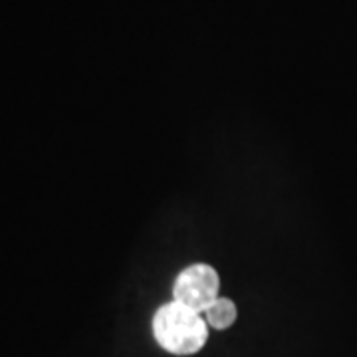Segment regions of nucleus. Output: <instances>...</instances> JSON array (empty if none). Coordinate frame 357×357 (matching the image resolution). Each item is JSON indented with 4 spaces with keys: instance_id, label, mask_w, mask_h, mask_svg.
I'll use <instances>...</instances> for the list:
<instances>
[{
    "instance_id": "obj_1",
    "label": "nucleus",
    "mask_w": 357,
    "mask_h": 357,
    "mask_svg": "<svg viewBox=\"0 0 357 357\" xmlns=\"http://www.w3.org/2000/svg\"><path fill=\"white\" fill-rule=\"evenodd\" d=\"M151 330L157 345L171 356H195L208 342V324L203 314L175 300L155 312Z\"/></svg>"
},
{
    "instance_id": "obj_2",
    "label": "nucleus",
    "mask_w": 357,
    "mask_h": 357,
    "mask_svg": "<svg viewBox=\"0 0 357 357\" xmlns=\"http://www.w3.org/2000/svg\"><path fill=\"white\" fill-rule=\"evenodd\" d=\"M220 278L208 264H191L177 276L173 284V300L203 314L218 298Z\"/></svg>"
},
{
    "instance_id": "obj_3",
    "label": "nucleus",
    "mask_w": 357,
    "mask_h": 357,
    "mask_svg": "<svg viewBox=\"0 0 357 357\" xmlns=\"http://www.w3.org/2000/svg\"><path fill=\"white\" fill-rule=\"evenodd\" d=\"M204 319L208 324V328L213 330H229L230 326L236 321L238 310L234 306V302L230 298L218 296L217 300L203 312Z\"/></svg>"
}]
</instances>
